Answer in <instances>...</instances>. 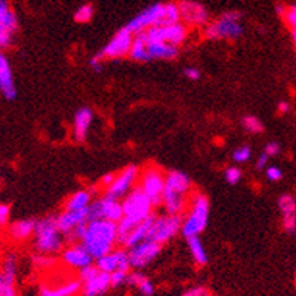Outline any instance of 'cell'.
<instances>
[{
  "label": "cell",
  "mask_w": 296,
  "mask_h": 296,
  "mask_svg": "<svg viewBox=\"0 0 296 296\" xmlns=\"http://www.w3.org/2000/svg\"><path fill=\"white\" fill-rule=\"evenodd\" d=\"M80 244L95 261L105 256L107 253L114 251L118 244L117 224L105 219L89 221L86 224Z\"/></svg>",
  "instance_id": "6da1fadb"
},
{
  "label": "cell",
  "mask_w": 296,
  "mask_h": 296,
  "mask_svg": "<svg viewBox=\"0 0 296 296\" xmlns=\"http://www.w3.org/2000/svg\"><path fill=\"white\" fill-rule=\"evenodd\" d=\"M192 182L182 170L166 172V184L162 199L164 213L182 216L188 207L190 197L192 194Z\"/></svg>",
  "instance_id": "7a4b0ae2"
},
{
  "label": "cell",
  "mask_w": 296,
  "mask_h": 296,
  "mask_svg": "<svg viewBox=\"0 0 296 296\" xmlns=\"http://www.w3.org/2000/svg\"><path fill=\"white\" fill-rule=\"evenodd\" d=\"M209 213H210V203L207 195L200 191H192L188 207L182 215L181 234L185 238L199 237L207 227Z\"/></svg>",
  "instance_id": "3957f363"
},
{
  "label": "cell",
  "mask_w": 296,
  "mask_h": 296,
  "mask_svg": "<svg viewBox=\"0 0 296 296\" xmlns=\"http://www.w3.org/2000/svg\"><path fill=\"white\" fill-rule=\"evenodd\" d=\"M34 249L42 255H57L65 248V237L57 225L55 215H47L36 221L34 230Z\"/></svg>",
  "instance_id": "277c9868"
},
{
  "label": "cell",
  "mask_w": 296,
  "mask_h": 296,
  "mask_svg": "<svg viewBox=\"0 0 296 296\" xmlns=\"http://www.w3.org/2000/svg\"><path fill=\"white\" fill-rule=\"evenodd\" d=\"M240 19L241 14L238 11L224 12L219 18L210 21L206 27H203V37L207 40H236L243 36Z\"/></svg>",
  "instance_id": "5b68a950"
},
{
  "label": "cell",
  "mask_w": 296,
  "mask_h": 296,
  "mask_svg": "<svg viewBox=\"0 0 296 296\" xmlns=\"http://www.w3.org/2000/svg\"><path fill=\"white\" fill-rule=\"evenodd\" d=\"M164 184H166V172L160 166L151 163V164H147L144 169H141L136 187L148 197V200L151 202L154 207H159L162 206Z\"/></svg>",
  "instance_id": "8992f818"
},
{
  "label": "cell",
  "mask_w": 296,
  "mask_h": 296,
  "mask_svg": "<svg viewBox=\"0 0 296 296\" xmlns=\"http://www.w3.org/2000/svg\"><path fill=\"white\" fill-rule=\"evenodd\" d=\"M188 27L182 22L178 24H172V26H156L145 30L144 33H141L139 36L148 42H160V43H167L172 44L175 47H179L181 44H184L188 39Z\"/></svg>",
  "instance_id": "52a82bcc"
},
{
  "label": "cell",
  "mask_w": 296,
  "mask_h": 296,
  "mask_svg": "<svg viewBox=\"0 0 296 296\" xmlns=\"http://www.w3.org/2000/svg\"><path fill=\"white\" fill-rule=\"evenodd\" d=\"M182 228V216L178 215H156L154 222L151 225L150 234H148V240L156 241L159 244H166L172 238H175Z\"/></svg>",
  "instance_id": "ba28073f"
},
{
  "label": "cell",
  "mask_w": 296,
  "mask_h": 296,
  "mask_svg": "<svg viewBox=\"0 0 296 296\" xmlns=\"http://www.w3.org/2000/svg\"><path fill=\"white\" fill-rule=\"evenodd\" d=\"M139 172L141 169L135 164H128L123 167L120 172H117L113 184L105 188V195L111 197L116 200H123L125 197L136 187L138 178H139Z\"/></svg>",
  "instance_id": "9c48e42d"
},
{
  "label": "cell",
  "mask_w": 296,
  "mask_h": 296,
  "mask_svg": "<svg viewBox=\"0 0 296 296\" xmlns=\"http://www.w3.org/2000/svg\"><path fill=\"white\" fill-rule=\"evenodd\" d=\"M88 218L89 221L93 219H105L114 224H118L123 218V207L121 202L111 199L108 195H103L100 199H96L90 203L88 209Z\"/></svg>",
  "instance_id": "30bf717a"
},
{
  "label": "cell",
  "mask_w": 296,
  "mask_h": 296,
  "mask_svg": "<svg viewBox=\"0 0 296 296\" xmlns=\"http://www.w3.org/2000/svg\"><path fill=\"white\" fill-rule=\"evenodd\" d=\"M162 248H163V246L156 243V241L145 240V241H141V243L135 244L133 248L128 249L131 269L139 271V269L148 266L151 262H154L160 256Z\"/></svg>",
  "instance_id": "8fae6325"
},
{
  "label": "cell",
  "mask_w": 296,
  "mask_h": 296,
  "mask_svg": "<svg viewBox=\"0 0 296 296\" xmlns=\"http://www.w3.org/2000/svg\"><path fill=\"white\" fill-rule=\"evenodd\" d=\"M133 34L125 27L120 29L111 39L110 42L104 46V49L100 52V57L103 59H120L129 57L132 43H133Z\"/></svg>",
  "instance_id": "7c38bea8"
},
{
  "label": "cell",
  "mask_w": 296,
  "mask_h": 296,
  "mask_svg": "<svg viewBox=\"0 0 296 296\" xmlns=\"http://www.w3.org/2000/svg\"><path fill=\"white\" fill-rule=\"evenodd\" d=\"M18 31V16L11 8L9 0H0V49L12 46Z\"/></svg>",
  "instance_id": "4fadbf2b"
},
{
  "label": "cell",
  "mask_w": 296,
  "mask_h": 296,
  "mask_svg": "<svg viewBox=\"0 0 296 296\" xmlns=\"http://www.w3.org/2000/svg\"><path fill=\"white\" fill-rule=\"evenodd\" d=\"M178 8L181 15V22L187 27H206L209 24L207 9L194 0H179Z\"/></svg>",
  "instance_id": "5bb4252c"
},
{
  "label": "cell",
  "mask_w": 296,
  "mask_h": 296,
  "mask_svg": "<svg viewBox=\"0 0 296 296\" xmlns=\"http://www.w3.org/2000/svg\"><path fill=\"white\" fill-rule=\"evenodd\" d=\"M82 293V283L76 277H64L59 283H43L37 290V296H77Z\"/></svg>",
  "instance_id": "9a60e30c"
},
{
  "label": "cell",
  "mask_w": 296,
  "mask_h": 296,
  "mask_svg": "<svg viewBox=\"0 0 296 296\" xmlns=\"http://www.w3.org/2000/svg\"><path fill=\"white\" fill-rule=\"evenodd\" d=\"M59 261L70 269L76 271H80L82 268L93 264V258L88 253V251L80 243H73L65 246L59 253Z\"/></svg>",
  "instance_id": "2e32d148"
},
{
  "label": "cell",
  "mask_w": 296,
  "mask_h": 296,
  "mask_svg": "<svg viewBox=\"0 0 296 296\" xmlns=\"http://www.w3.org/2000/svg\"><path fill=\"white\" fill-rule=\"evenodd\" d=\"M95 265L98 266V269L103 271V273H107V274H111V273H114V271H126V273H129L131 264H129L128 249L116 248L114 251H111L105 256L96 259Z\"/></svg>",
  "instance_id": "e0dca14e"
},
{
  "label": "cell",
  "mask_w": 296,
  "mask_h": 296,
  "mask_svg": "<svg viewBox=\"0 0 296 296\" xmlns=\"http://www.w3.org/2000/svg\"><path fill=\"white\" fill-rule=\"evenodd\" d=\"M160 11H162V3H156L148 6L147 9H144L142 12H139L136 16H133L129 24L126 26V29L133 34H141L145 30L151 29L159 26V19H160Z\"/></svg>",
  "instance_id": "ac0fdd59"
},
{
  "label": "cell",
  "mask_w": 296,
  "mask_h": 296,
  "mask_svg": "<svg viewBox=\"0 0 296 296\" xmlns=\"http://www.w3.org/2000/svg\"><path fill=\"white\" fill-rule=\"evenodd\" d=\"M93 123V111L89 107H82L74 113L73 128H71V138L74 142L82 144L88 139L89 129Z\"/></svg>",
  "instance_id": "d6986e66"
},
{
  "label": "cell",
  "mask_w": 296,
  "mask_h": 296,
  "mask_svg": "<svg viewBox=\"0 0 296 296\" xmlns=\"http://www.w3.org/2000/svg\"><path fill=\"white\" fill-rule=\"evenodd\" d=\"M88 209H85V210H62L61 213L55 215L57 225H58V228L64 237H67L73 230H76L77 227L89 222Z\"/></svg>",
  "instance_id": "ffe728a7"
},
{
  "label": "cell",
  "mask_w": 296,
  "mask_h": 296,
  "mask_svg": "<svg viewBox=\"0 0 296 296\" xmlns=\"http://www.w3.org/2000/svg\"><path fill=\"white\" fill-rule=\"evenodd\" d=\"M281 219L283 228L287 234H295L296 231V200L292 194H283L277 202Z\"/></svg>",
  "instance_id": "44dd1931"
},
{
  "label": "cell",
  "mask_w": 296,
  "mask_h": 296,
  "mask_svg": "<svg viewBox=\"0 0 296 296\" xmlns=\"http://www.w3.org/2000/svg\"><path fill=\"white\" fill-rule=\"evenodd\" d=\"M136 36H139V34H136ZM142 42L145 43L148 61H154V59L170 61V59L178 58V55H179V47H175V46H172V44L160 43V42H148L145 39H142Z\"/></svg>",
  "instance_id": "7402d4cb"
},
{
  "label": "cell",
  "mask_w": 296,
  "mask_h": 296,
  "mask_svg": "<svg viewBox=\"0 0 296 296\" xmlns=\"http://www.w3.org/2000/svg\"><path fill=\"white\" fill-rule=\"evenodd\" d=\"M0 92L8 101H14L16 96V88L14 83L11 64L3 52H0Z\"/></svg>",
  "instance_id": "603a6c76"
},
{
  "label": "cell",
  "mask_w": 296,
  "mask_h": 296,
  "mask_svg": "<svg viewBox=\"0 0 296 296\" xmlns=\"http://www.w3.org/2000/svg\"><path fill=\"white\" fill-rule=\"evenodd\" d=\"M154 218H156V213L151 215L150 218H147L145 221H142L141 224H138L125 238H123L118 243L120 248L131 249V248H133L135 244L148 240V234H150V230H151V225H153V222H154Z\"/></svg>",
  "instance_id": "cb8c5ba5"
},
{
  "label": "cell",
  "mask_w": 296,
  "mask_h": 296,
  "mask_svg": "<svg viewBox=\"0 0 296 296\" xmlns=\"http://www.w3.org/2000/svg\"><path fill=\"white\" fill-rule=\"evenodd\" d=\"M111 289L110 274L100 271L93 279L82 284V296H103Z\"/></svg>",
  "instance_id": "d4e9b609"
},
{
  "label": "cell",
  "mask_w": 296,
  "mask_h": 296,
  "mask_svg": "<svg viewBox=\"0 0 296 296\" xmlns=\"http://www.w3.org/2000/svg\"><path fill=\"white\" fill-rule=\"evenodd\" d=\"M93 202V190H77L67 197L62 210H85Z\"/></svg>",
  "instance_id": "484cf974"
},
{
  "label": "cell",
  "mask_w": 296,
  "mask_h": 296,
  "mask_svg": "<svg viewBox=\"0 0 296 296\" xmlns=\"http://www.w3.org/2000/svg\"><path fill=\"white\" fill-rule=\"evenodd\" d=\"M34 230H36V219H31V218L19 219L11 225L9 236L15 241H26L34 236Z\"/></svg>",
  "instance_id": "4316f807"
},
{
  "label": "cell",
  "mask_w": 296,
  "mask_h": 296,
  "mask_svg": "<svg viewBox=\"0 0 296 296\" xmlns=\"http://www.w3.org/2000/svg\"><path fill=\"white\" fill-rule=\"evenodd\" d=\"M187 244H188V251H190V255H191L192 262H194L197 266H205V265H207L209 256H207V252H206V249H205V246H203L202 240H200L199 237H190V238H187Z\"/></svg>",
  "instance_id": "83f0119b"
},
{
  "label": "cell",
  "mask_w": 296,
  "mask_h": 296,
  "mask_svg": "<svg viewBox=\"0 0 296 296\" xmlns=\"http://www.w3.org/2000/svg\"><path fill=\"white\" fill-rule=\"evenodd\" d=\"M181 22V15H179V8L177 2H169V3H162V11H160V19L159 26H172V24Z\"/></svg>",
  "instance_id": "f1b7e54d"
},
{
  "label": "cell",
  "mask_w": 296,
  "mask_h": 296,
  "mask_svg": "<svg viewBox=\"0 0 296 296\" xmlns=\"http://www.w3.org/2000/svg\"><path fill=\"white\" fill-rule=\"evenodd\" d=\"M16 269H18V256L14 252H9L5 255L3 258V264H2V271L3 274V281L5 284H15L16 281Z\"/></svg>",
  "instance_id": "f546056e"
},
{
  "label": "cell",
  "mask_w": 296,
  "mask_h": 296,
  "mask_svg": "<svg viewBox=\"0 0 296 296\" xmlns=\"http://www.w3.org/2000/svg\"><path fill=\"white\" fill-rule=\"evenodd\" d=\"M33 265H34V268L42 269V271H54L55 266L58 265V259L54 255L36 253L33 256Z\"/></svg>",
  "instance_id": "4dcf8cb0"
},
{
  "label": "cell",
  "mask_w": 296,
  "mask_h": 296,
  "mask_svg": "<svg viewBox=\"0 0 296 296\" xmlns=\"http://www.w3.org/2000/svg\"><path fill=\"white\" fill-rule=\"evenodd\" d=\"M241 125L249 133H253V135L261 133L264 131V123L256 116H244L241 118Z\"/></svg>",
  "instance_id": "1f68e13d"
},
{
  "label": "cell",
  "mask_w": 296,
  "mask_h": 296,
  "mask_svg": "<svg viewBox=\"0 0 296 296\" xmlns=\"http://www.w3.org/2000/svg\"><path fill=\"white\" fill-rule=\"evenodd\" d=\"M93 16V6L90 3L82 5L76 12H74V21L79 24H86L92 19Z\"/></svg>",
  "instance_id": "d6a6232c"
},
{
  "label": "cell",
  "mask_w": 296,
  "mask_h": 296,
  "mask_svg": "<svg viewBox=\"0 0 296 296\" xmlns=\"http://www.w3.org/2000/svg\"><path fill=\"white\" fill-rule=\"evenodd\" d=\"M252 156V150H251V147L249 145H240L237 147L236 150L233 151V160L236 163H246V162H249Z\"/></svg>",
  "instance_id": "836d02e7"
},
{
  "label": "cell",
  "mask_w": 296,
  "mask_h": 296,
  "mask_svg": "<svg viewBox=\"0 0 296 296\" xmlns=\"http://www.w3.org/2000/svg\"><path fill=\"white\" fill-rule=\"evenodd\" d=\"M98 273H100V269H98V266L95 264H92V265H88V266L82 268L80 271H77V279L83 284V283L89 281L90 279H93Z\"/></svg>",
  "instance_id": "e575fe53"
},
{
  "label": "cell",
  "mask_w": 296,
  "mask_h": 296,
  "mask_svg": "<svg viewBox=\"0 0 296 296\" xmlns=\"http://www.w3.org/2000/svg\"><path fill=\"white\" fill-rule=\"evenodd\" d=\"M128 274L126 271H114V273L110 274V283H111V289H117L123 284H126L128 280Z\"/></svg>",
  "instance_id": "d590c367"
},
{
  "label": "cell",
  "mask_w": 296,
  "mask_h": 296,
  "mask_svg": "<svg viewBox=\"0 0 296 296\" xmlns=\"http://www.w3.org/2000/svg\"><path fill=\"white\" fill-rule=\"evenodd\" d=\"M283 19L286 22V26L289 27V30H296V3L287 6Z\"/></svg>",
  "instance_id": "8d00e7d4"
},
{
  "label": "cell",
  "mask_w": 296,
  "mask_h": 296,
  "mask_svg": "<svg viewBox=\"0 0 296 296\" xmlns=\"http://www.w3.org/2000/svg\"><path fill=\"white\" fill-rule=\"evenodd\" d=\"M225 179L230 185H236L241 179V170L237 166H230L225 169Z\"/></svg>",
  "instance_id": "74e56055"
},
{
  "label": "cell",
  "mask_w": 296,
  "mask_h": 296,
  "mask_svg": "<svg viewBox=\"0 0 296 296\" xmlns=\"http://www.w3.org/2000/svg\"><path fill=\"white\" fill-rule=\"evenodd\" d=\"M136 289H138V292H139L142 296H153L154 292H156L154 283H153L150 279H148L147 276H145V279L139 283V286H138Z\"/></svg>",
  "instance_id": "f35d334b"
},
{
  "label": "cell",
  "mask_w": 296,
  "mask_h": 296,
  "mask_svg": "<svg viewBox=\"0 0 296 296\" xmlns=\"http://www.w3.org/2000/svg\"><path fill=\"white\" fill-rule=\"evenodd\" d=\"M181 296H212L209 289L206 286H202V284H197V286H192L190 289H187Z\"/></svg>",
  "instance_id": "ab89813d"
},
{
  "label": "cell",
  "mask_w": 296,
  "mask_h": 296,
  "mask_svg": "<svg viewBox=\"0 0 296 296\" xmlns=\"http://www.w3.org/2000/svg\"><path fill=\"white\" fill-rule=\"evenodd\" d=\"M265 175H266V179H268V181L277 182V181H280V179L283 178V172H281V169L277 167V166H269V167H266V170H265Z\"/></svg>",
  "instance_id": "60d3db41"
},
{
  "label": "cell",
  "mask_w": 296,
  "mask_h": 296,
  "mask_svg": "<svg viewBox=\"0 0 296 296\" xmlns=\"http://www.w3.org/2000/svg\"><path fill=\"white\" fill-rule=\"evenodd\" d=\"M145 279V274H142L141 271H132V273L128 274V280H126V284L131 286V287H138L139 283Z\"/></svg>",
  "instance_id": "b9f144b4"
},
{
  "label": "cell",
  "mask_w": 296,
  "mask_h": 296,
  "mask_svg": "<svg viewBox=\"0 0 296 296\" xmlns=\"http://www.w3.org/2000/svg\"><path fill=\"white\" fill-rule=\"evenodd\" d=\"M103 58L100 57V54H96V55H93L90 59H89V67L92 68V71H95V73H101L103 71Z\"/></svg>",
  "instance_id": "7bdbcfd3"
},
{
  "label": "cell",
  "mask_w": 296,
  "mask_h": 296,
  "mask_svg": "<svg viewBox=\"0 0 296 296\" xmlns=\"http://www.w3.org/2000/svg\"><path fill=\"white\" fill-rule=\"evenodd\" d=\"M264 153H265L268 157L277 156V154L280 153V145H279L277 142H274V141H271V142H268V144L265 145V150H264Z\"/></svg>",
  "instance_id": "ee69618b"
},
{
  "label": "cell",
  "mask_w": 296,
  "mask_h": 296,
  "mask_svg": "<svg viewBox=\"0 0 296 296\" xmlns=\"http://www.w3.org/2000/svg\"><path fill=\"white\" fill-rule=\"evenodd\" d=\"M9 215H11V209L8 205H0V225H6L9 222Z\"/></svg>",
  "instance_id": "f6af8a7d"
},
{
  "label": "cell",
  "mask_w": 296,
  "mask_h": 296,
  "mask_svg": "<svg viewBox=\"0 0 296 296\" xmlns=\"http://www.w3.org/2000/svg\"><path fill=\"white\" fill-rule=\"evenodd\" d=\"M184 76L188 80H199L200 79V71H199V68H195V67H187L184 70Z\"/></svg>",
  "instance_id": "bcb514c9"
},
{
  "label": "cell",
  "mask_w": 296,
  "mask_h": 296,
  "mask_svg": "<svg viewBox=\"0 0 296 296\" xmlns=\"http://www.w3.org/2000/svg\"><path fill=\"white\" fill-rule=\"evenodd\" d=\"M114 177H116V174H113V172H108V174L103 175V177H101V179H100V185H101L104 190H105V188H108V187L113 184Z\"/></svg>",
  "instance_id": "7dc6e473"
},
{
  "label": "cell",
  "mask_w": 296,
  "mask_h": 296,
  "mask_svg": "<svg viewBox=\"0 0 296 296\" xmlns=\"http://www.w3.org/2000/svg\"><path fill=\"white\" fill-rule=\"evenodd\" d=\"M0 296H18L15 284H3V289L0 292Z\"/></svg>",
  "instance_id": "c3c4849f"
},
{
  "label": "cell",
  "mask_w": 296,
  "mask_h": 296,
  "mask_svg": "<svg viewBox=\"0 0 296 296\" xmlns=\"http://www.w3.org/2000/svg\"><path fill=\"white\" fill-rule=\"evenodd\" d=\"M268 156L265 154V153H262L259 157H258V162H256V167L258 169H265L266 167V163H268Z\"/></svg>",
  "instance_id": "681fc988"
},
{
  "label": "cell",
  "mask_w": 296,
  "mask_h": 296,
  "mask_svg": "<svg viewBox=\"0 0 296 296\" xmlns=\"http://www.w3.org/2000/svg\"><path fill=\"white\" fill-rule=\"evenodd\" d=\"M277 111H279L280 114H286V113H289V111H290V104L286 103V101H280L279 105H277Z\"/></svg>",
  "instance_id": "f907efd6"
},
{
  "label": "cell",
  "mask_w": 296,
  "mask_h": 296,
  "mask_svg": "<svg viewBox=\"0 0 296 296\" xmlns=\"http://www.w3.org/2000/svg\"><path fill=\"white\" fill-rule=\"evenodd\" d=\"M286 9H287V6H286V5H283V3H277V6H276V12H277V15H280L281 18H283V15H284Z\"/></svg>",
  "instance_id": "816d5d0a"
},
{
  "label": "cell",
  "mask_w": 296,
  "mask_h": 296,
  "mask_svg": "<svg viewBox=\"0 0 296 296\" xmlns=\"http://www.w3.org/2000/svg\"><path fill=\"white\" fill-rule=\"evenodd\" d=\"M290 39H292V43L296 49V30H290Z\"/></svg>",
  "instance_id": "f5cc1de1"
},
{
  "label": "cell",
  "mask_w": 296,
  "mask_h": 296,
  "mask_svg": "<svg viewBox=\"0 0 296 296\" xmlns=\"http://www.w3.org/2000/svg\"><path fill=\"white\" fill-rule=\"evenodd\" d=\"M3 284H5V281H3V274H2V271H0V292H2V289H3Z\"/></svg>",
  "instance_id": "db71d44e"
}]
</instances>
